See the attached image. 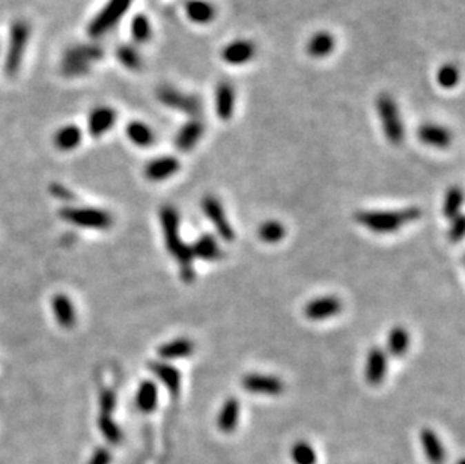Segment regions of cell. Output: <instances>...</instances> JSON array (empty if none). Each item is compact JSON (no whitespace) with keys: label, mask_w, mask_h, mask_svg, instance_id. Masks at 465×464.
<instances>
[{"label":"cell","mask_w":465,"mask_h":464,"mask_svg":"<svg viewBox=\"0 0 465 464\" xmlns=\"http://www.w3.org/2000/svg\"><path fill=\"white\" fill-rule=\"evenodd\" d=\"M160 222L163 228L164 243L169 253L179 264V275L186 284H193L196 278L195 273V258L192 249L184 243L179 232V214L172 205H164L160 210Z\"/></svg>","instance_id":"cell-1"},{"label":"cell","mask_w":465,"mask_h":464,"mask_svg":"<svg viewBox=\"0 0 465 464\" xmlns=\"http://www.w3.org/2000/svg\"><path fill=\"white\" fill-rule=\"evenodd\" d=\"M422 218V210L410 206L396 211H359L354 220L375 234H392Z\"/></svg>","instance_id":"cell-2"},{"label":"cell","mask_w":465,"mask_h":464,"mask_svg":"<svg viewBox=\"0 0 465 464\" xmlns=\"http://www.w3.org/2000/svg\"><path fill=\"white\" fill-rule=\"evenodd\" d=\"M375 107L386 139L393 145L402 144L405 137V130L399 107H397L395 98L388 94H381L377 98Z\"/></svg>","instance_id":"cell-3"},{"label":"cell","mask_w":465,"mask_h":464,"mask_svg":"<svg viewBox=\"0 0 465 464\" xmlns=\"http://www.w3.org/2000/svg\"><path fill=\"white\" fill-rule=\"evenodd\" d=\"M103 56L101 47L94 44H83L66 50L62 61V71L66 76H81L89 71L90 62L98 61Z\"/></svg>","instance_id":"cell-4"},{"label":"cell","mask_w":465,"mask_h":464,"mask_svg":"<svg viewBox=\"0 0 465 464\" xmlns=\"http://www.w3.org/2000/svg\"><path fill=\"white\" fill-rule=\"evenodd\" d=\"M29 39V26L24 21H15L10 33V46L5 56V72L8 76H15L19 72L24 50H26Z\"/></svg>","instance_id":"cell-5"},{"label":"cell","mask_w":465,"mask_h":464,"mask_svg":"<svg viewBox=\"0 0 465 464\" xmlns=\"http://www.w3.org/2000/svg\"><path fill=\"white\" fill-rule=\"evenodd\" d=\"M132 0H109L107 5L98 12L95 19L89 23V37L98 38L104 35L118 23L126 12L130 10Z\"/></svg>","instance_id":"cell-6"},{"label":"cell","mask_w":465,"mask_h":464,"mask_svg":"<svg viewBox=\"0 0 465 464\" xmlns=\"http://www.w3.org/2000/svg\"><path fill=\"white\" fill-rule=\"evenodd\" d=\"M61 218L76 226L92 229H107L113 223L110 213L98 209H63Z\"/></svg>","instance_id":"cell-7"},{"label":"cell","mask_w":465,"mask_h":464,"mask_svg":"<svg viewBox=\"0 0 465 464\" xmlns=\"http://www.w3.org/2000/svg\"><path fill=\"white\" fill-rule=\"evenodd\" d=\"M157 98L164 106L175 109L178 112L186 113L188 116H197L202 112L201 98L193 94H186L170 86H161L157 90Z\"/></svg>","instance_id":"cell-8"},{"label":"cell","mask_w":465,"mask_h":464,"mask_svg":"<svg viewBox=\"0 0 465 464\" xmlns=\"http://www.w3.org/2000/svg\"><path fill=\"white\" fill-rule=\"evenodd\" d=\"M202 210L205 213L206 218L212 223L215 231H217V234L220 235L221 240H225V242L230 243L235 240V232L234 228L229 223V219L226 215L225 209H223L221 202L219 201L215 196L211 195H206L202 199Z\"/></svg>","instance_id":"cell-9"},{"label":"cell","mask_w":465,"mask_h":464,"mask_svg":"<svg viewBox=\"0 0 465 464\" xmlns=\"http://www.w3.org/2000/svg\"><path fill=\"white\" fill-rule=\"evenodd\" d=\"M241 386H243L246 392L255 395L277 396L285 392V383L279 377L270 374H259V372L246 374L241 378Z\"/></svg>","instance_id":"cell-10"},{"label":"cell","mask_w":465,"mask_h":464,"mask_svg":"<svg viewBox=\"0 0 465 464\" xmlns=\"http://www.w3.org/2000/svg\"><path fill=\"white\" fill-rule=\"evenodd\" d=\"M388 371V354L379 347H372L364 363V378L368 385L379 386L386 380Z\"/></svg>","instance_id":"cell-11"},{"label":"cell","mask_w":465,"mask_h":464,"mask_svg":"<svg viewBox=\"0 0 465 464\" xmlns=\"http://www.w3.org/2000/svg\"><path fill=\"white\" fill-rule=\"evenodd\" d=\"M342 311V302L336 296H322L317 297L306 303L304 317L310 321H324L331 317H336Z\"/></svg>","instance_id":"cell-12"},{"label":"cell","mask_w":465,"mask_h":464,"mask_svg":"<svg viewBox=\"0 0 465 464\" xmlns=\"http://www.w3.org/2000/svg\"><path fill=\"white\" fill-rule=\"evenodd\" d=\"M256 55V46L248 39H234L221 50V59L229 65H244Z\"/></svg>","instance_id":"cell-13"},{"label":"cell","mask_w":465,"mask_h":464,"mask_svg":"<svg viewBox=\"0 0 465 464\" xmlns=\"http://www.w3.org/2000/svg\"><path fill=\"white\" fill-rule=\"evenodd\" d=\"M179 169H181V163L177 157L163 155V157H157V159L148 162V164L145 166V177L149 181L159 182V181L169 180L170 177L175 175Z\"/></svg>","instance_id":"cell-14"},{"label":"cell","mask_w":465,"mask_h":464,"mask_svg":"<svg viewBox=\"0 0 465 464\" xmlns=\"http://www.w3.org/2000/svg\"><path fill=\"white\" fill-rule=\"evenodd\" d=\"M204 131L205 126L201 119H190L178 130L175 139H173V144H175L181 153H190L204 136Z\"/></svg>","instance_id":"cell-15"},{"label":"cell","mask_w":465,"mask_h":464,"mask_svg":"<svg viewBox=\"0 0 465 464\" xmlns=\"http://www.w3.org/2000/svg\"><path fill=\"white\" fill-rule=\"evenodd\" d=\"M193 253V258H199L206 262H215L225 258V252L217 242V238L211 234H204L199 237L196 242L190 246Z\"/></svg>","instance_id":"cell-16"},{"label":"cell","mask_w":465,"mask_h":464,"mask_svg":"<svg viewBox=\"0 0 465 464\" xmlns=\"http://www.w3.org/2000/svg\"><path fill=\"white\" fill-rule=\"evenodd\" d=\"M116 118H118V115H116L112 107L107 106L95 107V109L89 113L88 130L90 135L95 137L103 136L104 133H107L115 126Z\"/></svg>","instance_id":"cell-17"},{"label":"cell","mask_w":465,"mask_h":464,"mask_svg":"<svg viewBox=\"0 0 465 464\" xmlns=\"http://www.w3.org/2000/svg\"><path fill=\"white\" fill-rule=\"evenodd\" d=\"M235 109V88L229 81H220L215 88V112L221 121H229Z\"/></svg>","instance_id":"cell-18"},{"label":"cell","mask_w":465,"mask_h":464,"mask_svg":"<svg viewBox=\"0 0 465 464\" xmlns=\"http://www.w3.org/2000/svg\"><path fill=\"white\" fill-rule=\"evenodd\" d=\"M417 137L425 145L444 149L452 144V133L438 124H423L417 130Z\"/></svg>","instance_id":"cell-19"},{"label":"cell","mask_w":465,"mask_h":464,"mask_svg":"<svg viewBox=\"0 0 465 464\" xmlns=\"http://www.w3.org/2000/svg\"><path fill=\"white\" fill-rule=\"evenodd\" d=\"M149 369L168 387L172 396L178 395L181 389V372L175 367H172L168 362H151L149 363Z\"/></svg>","instance_id":"cell-20"},{"label":"cell","mask_w":465,"mask_h":464,"mask_svg":"<svg viewBox=\"0 0 465 464\" xmlns=\"http://www.w3.org/2000/svg\"><path fill=\"white\" fill-rule=\"evenodd\" d=\"M239 413H241V405H239L238 398L230 396L225 403H223L221 409L219 412V416H217V427L221 433H225V434L234 433L239 422Z\"/></svg>","instance_id":"cell-21"},{"label":"cell","mask_w":465,"mask_h":464,"mask_svg":"<svg viewBox=\"0 0 465 464\" xmlns=\"http://www.w3.org/2000/svg\"><path fill=\"white\" fill-rule=\"evenodd\" d=\"M196 350L195 342L188 338H177L163 344L159 348V356L163 360H178L187 359Z\"/></svg>","instance_id":"cell-22"},{"label":"cell","mask_w":465,"mask_h":464,"mask_svg":"<svg viewBox=\"0 0 465 464\" xmlns=\"http://www.w3.org/2000/svg\"><path fill=\"white\" fill-rule=\"evenodd\" d=\"M420 442H422L423 452H425L429 463L444 464L446 450L435 431H433L431 428H423L420 433Z\"/></svg>","instance_id":"cell-23"},{"label":"cell","mask_w":465,"mask_h":464,"mask_svg":"<svg viewBox=\"0 0 465 464\" xmlns=\"http://www.w3.org/2000/svg\"><path fill=\"white\" fill-rule=\"evenodd\" d=\"M335 47H336L335 37L326 30H321L315 33V35H312L310 39L307 41L306 52L309 56L315 57V59H322V57H327L328 55H331Z\"/></svg>","instance_id":"cell-24"},{"label":"cell","mask_w":465,"mask_h":464,"mask_svg":"<svg viewBox=\"0 0 465 464\" xmlns=\"http://www.w3.org/2000/svg\"><path fill=\"white\" fill-rule=\"evenodd\" d=\"M411 338L408 330L402 326H395L390 329L388 335H387V350L390 356H395V358H401L410 348Z\"/></svg>","instance_id":"cell-25"},{"label":"cell","mask_w":465,"mask_h":464,"mask_svg":"<svg viewBox=\"0 0 465 464\" xmlns=\"http://www.w3.org/2000/svg\"><path fill=\"white\" fill-rule=\"evenodd\" d=\"M52 308L55 312V317L57 322L65 329H71L74 325H76V309H74L72 302L68 297L59 294L53 298L52 302Z\"/></svg>","instance_id":"cell-26"},{"label":"cell","mask_w":465,"mask_h":464,"mask_svg":"<svg viewBox=\"0 0 465 464\" xmlns=\"http://www.w3.org/2000/svg\"><path fill=\"white\" fill-rule=\"evenodd\" d=\"M186 14L193 23L208 24L215 19V8L208 0H188Z\"/></svg>","instance_id":"cell-27"},{"label":"cell","mask_w":465,"mask_h":464,"mask_svg":"<svg viewBox=\"0 0 465 464\" xmlns=\"http://www.w3.org/2000/svg\"><path fill=\"white\" fill-rule=\"evenodd\" d=\"M136 403L137 407L145 413H151L157 409V405H159V387L154 381L146 380L139 386Z\"/></svg>","instance_id":"cell-28"},{"label":"cell","mask_w":465,"mask_h":464,"mask_svg":"<svg viewBox=\"0 0 465 464\" xmlns=\"http://www.w3.org/2000/svg\"><path fill=\"white\" fill-rule=\"evenodd\" d=\"M126 133L127 137L137 146H149L152 145L155 140L154 131L149 128L145 122L140 121H131L130 124H127Z\"/></svg>","instance_id":"cell-29"},{"label":"cell","mask_w":465,"mask_h":464,"mask_svg":"<svg viewBox=\"0 0 465 464\" xmlns=\"http://www.w3.org/2000/svg\"><path fill=\"white\" fill-rule=\"evenodd\" d=\"M81 142V131L76 126H66L55 135V145L61 151H71Z\"/></svg>","instance_id":"cell-30"},{"label":"cell","mask_w":465,"mask_h":464,"mask_svg":"<svg viewBox=\"0 0 465 464\" xmlns=\"http://www.w3.org/2000/svg\"><path fill=\"white\" fill-rule=\"evenodd\" d=\"M286 235V228L279 220H267L257 228V237L267 244H276Z\"/></svg>","instance_id":"cell-31"},{"label":"cell","mask_w":465,"mask_h":464,"mask_svg":"<svg viewBox=\"0 0 465 464\" xmlns=\"http://www.w3.org/2000/svg\"><path fill=\"white\" fill-rule=\"evenodd\" d=\"M464 202V193L459 187H451L447 190L444 204H443V214L446 219H455L456 215H459L461 206Z\"/></svg>","instance_id":"cell-32"},{"label":"cell","mask_w":465,"mask_h":464,"mask_svg":"<svg viewBox=\"0 0 465 464\" xmlns=\"http://www.w3.org/2000/svg\"><path fill=\"white\" fill-rule=\"evenodd\" d=\"M152 35L151 23L146 19V15L137 14L131 21V37L137 44H145Z\"/></svg>","instance_id":"cell-33"},{"label":"cell","mask_w":465,"mask_h":464,"mask_svg":"<svg viewBox=\"0 0 465 464\" xmlns=\"http://www.w3.org/2000/svg\"><path fill=\"white\" fill-rule=\"evenodd\" d=\"M290 458L295 464H317V452L307 442H297L290 450Z\"/></svg>","instance_id":"cell-34"},{"label":"cell","mask_w":465,"mask_h":464,"mask_svg":"<svg viewBox=\"0 0 465 464\" xmlns=\"http://www.w3.org/2000/svg\"><path fill=\"white\" fill-rule=\"evenodd\" d=\"M116 57L128 70H139L142 66V57L132 46H121L116 50Z\"/></svg>","instance_id":"cell-35"},{"label":"cell","mask_w":465,"mask_h":464,"mask_svg":"<svg viewBox=\"0 0 465 464\" xmlns=\"http://www.w3.org/2000/svg\"><path fill=\"white\" fill-rule=\"evenodd\" d=\"M459 70L458 66L452 64H446L437 71V83L444 89H452L459 83Z\"/></svg>","instance_id":"cell-36"},{"label":"cell","mask_w":465,"mask_h":464,"mask_svg":"<svg viewBox=\"0 0 465 464\" xmlns=\"http://www.w3.org/2000/svg\"><path fill=\"white\" fill-rule=\"evenodd\" d=\"M98 427L110 443H119L122 441V431L109 414H99Z\"/></svg>","instance_id":"cell-37"},{"label":"cell","mask_w":465,"mask_h":464,"mask_svg":"<svg viewBox=\"0 0 465 464\" xmlns=\"http://www.w3.org/2000/svg\"><path fill=\"white\" fill-rule=\"evenodd\" d=\"M464 234H465V220H464V215L459 214L451 220V226H449L447 235H449V240L452 243H458L462 240Z\"/></svg>","instance_id":"cell-38"},{"label":"cell","mask_w":465,"mask_h":464,"mask_svg":"<svg viewBox=\"0 0 465 464\" xmlns=\"http://www.w3.org/2000/svg\"><path fill=\"white\" fill-rule=\"evenodd\" d=\"M116 407V396L113 391H103L101 396H99V409H101V414H109L115 410Z\"/></svg>","instance_id":"cell-39"},{"label":"cell","mask_w":465,"mask_h":464,"mask_svg":"<svg viewBox=\"0 0 465 464\" xmlns=\"http://www.w3.org/2000/svg\"><path fill=\"white\" fill-rule=\"evenodd\" d=\"M112 461V455L110 452L106 450V447H98L95 454L90 458L89 464H110Z\"/></svg>","instance_id":"cell-40"},{"label":"cell","mask_w":465,"mask_h":464,"mask_svg":"<svg viewBox=\"0 0 465 464\" xmlns=\"http://www.w3.org/2000/svg\"><path fill=\"white\" fill-rule=\"evenodd\" d=\"M52 192H53L57 197H61V199H71V193L68 192V190L63 188V187L59 186V184H53V186H52Z\"/></svg>","instance_id":"cell-41"},{"label":"cell","mask_w":465,"mask_h":464,"mask_svg":"<svg viewBox=\"0 0 465 464\" xmlns=\"http://www.w3.org/2000/svg\"><path fill=\"white\" fill-rule=\"evenodd\" d=\"M458 464H465V463H464V460H461Z\"/></svg>","instance_id":"cell-42"}]
</instances>
